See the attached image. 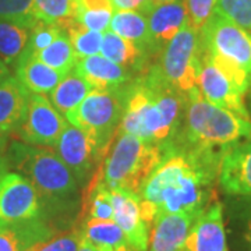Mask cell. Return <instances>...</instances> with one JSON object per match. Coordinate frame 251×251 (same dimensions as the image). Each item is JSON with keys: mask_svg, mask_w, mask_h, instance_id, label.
<instances>
[{"mask_svg": "<svg viewBox=\"0 0 251 251\" xmlns=\"http://www.w3.org/2000/svg\"><path fill=\"white\" fill-rule=\"evenodd\" d=\"M77 10H113L110 0H75Z\"/></svg>", "mask_w": 251, "mask_h": 251, "instance_id": "cell-36", "label": "cell"}, {"mask_svg": "<svg viewBox=\"0 0 251 251\" xmlns=\"http://www.w3.org/2000/svg\"><path fill=\"white\" fill-rule=\"evenodd\" d=\"M181 251H227L221 202L214 201L196 218Z\"/></svg>", "mask_w": 251, "mask_h": 251, "instance_id": "cell-15", "label": "cell"}, {"mask_svg": "<svg viewBox=\"0 0 251 251\" xmlns=\"http://www.w3.org/2000/svg\"><path fill=\"white\" fill-rule=\"evenodd\" d=\"M6 158L9 166L27 177L42 202L60 204L75 194L78 181L56 151L23 141L10 144Z\"/></svg>", "mask_w": 251, "mask_h": 251, "instance_id": "cell-4", "label": "cell"}, {"mask_svg": "<svg viewBox=\"0 0 251 251\" xmlns=\"http://www.w3.org/2000/svg\"><path fill=\"white\" fill-rule=\"evenodd\" d=\"M216 10L251 32V0H218Z\"/></svg>", "mask_w": 251, "mask_h": 251, "instance_id": "cell-32", "label": "cell"}, {"mask_svg": "<svg viewBox=\"0 0 251 251\" xmlns=\"http://www.w3.org/2000/svg\"><path fill=\"white\" fill-rule=\"evenodd\" d=\"M34 3L41 21L57 25L63 31L75 21V0H34Z\"/></svg>", "mask_w": 251, "mask_h": 251, "instance_id": "cell-28", "label": "cell"}, {"mask_svg": "<svg viewBox=\"0 0 251 251\" xmlns=\"http://www.w3.org/2000/svg\"><path fill=\"white\" fill-rule=\"evenodd\" d=\"M222 156L180 145L166 148L159 166L140 191L144 202L161 214H187L197 218L214 202L212 181Z\"/></svg>", "mask_w": 251, "mask_h": 251, "instance_id": "cell-1", "label": "cell"}, {"mask_svg": "<svg viewBox=\"0 0 251 251\" xmlns=\"http://www.w3.org/2000/svg\"><path fill=\"white\" fill-rule=\"evenodd\" d=\"M44 202L31 181L20 173L0 177V222L20 224L42 218Z\"/></svg>", "mask_w": 251, "mask_h": 251, "instance_id": "cell-10", "label": "cell"}, {"mask_svg": "<svg viewBox=\"0 0 251 251\" xmlns=\"http://www.w3.org/2000/svg\"><path fill=\"white\" fill-rule=\"evenodd\" d=\"M119 133L98 165L102 181L109 188H126L140 194L152 172L165 158L161 145L145 143L128 133Z\"/></svg>", "mask_w": 251, "mask_h": 251, "instance_id": "cell-5", "label": "cell"}, {"mask_svg": "<svg viewBox=\"0 0 251 251\" xmlns=\"http://www.w3.org/2000/svg\"><path fill=\"white\" fill-rule=\"evenodd\" d=\"M184 128L171 145L224 155L230 147L251 138V120L216 106L201 97L198 88L187 94ZM169 145V147H171Z\"/></svg>", "mask_w": 251, "mask_h": 251, "instance_id": "cell-3", "label": "cell"}, {"mask_svg": "<svg viewBox=\"0 0 251 251\" xmlns=\"http://www.w3.org/2000/svg\"><path fill=\"white\" fill-rule=\"evenodd\" d=\"M148 16L150 27V53H159L181 28L188 24L184 0H172L153 6Z\"/></svg>", "mask_w": 251, "mask_h": 251, "instance_id": "cell-16", "label": "cell"}, {"mask_svg": "<svg viewBox=\"0 0 251 251\" xmlns=\"http://www.w3.org/2000/svg\"><path fill=\"white\" fill-rule=\"evenodd\" d=\"M53 230L42 218L20 224H1L0 226V251H35L48 242Z\"/></svg>", "mask_w": 251, "mask_h": 251, "instance_id": "cell-19", "label": "cell"}, {"mask_svg": "<svg viewBox=\"0 0 251 251\" xmlns=\"http://www.w3.org/2000/svg\"><path fill=\"white\" fill-rule=\"evenodd\" d=\"M110 31L133 42L145 53H150V27L147 17L138 11H115L110 20Z\"/></svg>", "mask_w": 251, "mask_h": 251, "instance_id": "cell-22", "label": "cell"}, {"mask_svg": "<svg viewBox=\"0 0 251 251\" xmlns=\"http://www.w3.org/2000/svg\"><path fill=\"white\" fill-rule=\"evenodd\" d=\"M155 1V6L159 4V3H166V1H172V0H153Z\"/></svg>", "mask_w": 251, "mask_h": 251, "instance_id": "cell-45", "label": "cell"}, {"mask_svg": "<svg viewBox=\"0 0 251 251\" xmlns=\"http://www.w3.org/2000/svg\"><path fill=\"white\" fill-rule=\"evenodd\" d=\"M196 218L187 214H161L150 230L147 251H181Z\"/></svg>", "mask_w": 251, "mask_h": 251, "instance_id": "cell-18", "label": "cell"}, {"mask_svg": "<svg viewBox=\"0 0 251 251\" xmlns=\"http://www.w3.org/2000/svg\"><path fill=\"white\" fill-rule=\"evenodd\" d=\"M100 54L128 70L133 67H140L147 53L135 44L108 29L102 38Z\"/></svg>", "mask_w": 251, "mask_h": 251, "instance_id": "cell-25", "label": "cell"}, {"mask_svg": "<svg viewBox=\"0 0 251 251\" xmlns=\"http://www.w3.org/2000/svg\"><path fill=\"white\" fill-rule=\"evenodd\" d=\"M243 237L247 244V249L251 251V206L247 209L244 215V230H243Z\"/></svg>", "mask_w": 251, "mask_h": 251, "instance_id": "cell-38", "label": "cell"}, {"mask_svg": "<svg viewBox=\"0 0 251 251\" xmlns=\"http://www.w3.org/2000/svg\"><path fill=\"white\" fill-rule=\"evenodd\" d=\"M74 72L87 81L92 90H120L127 87L130 81L127 69L99 53L77 59Z\"/></svg>", "mask_w": 251, "mask_h": 251, "instance_id": "cell-17", "label": "cell"}, {"mask_svg": "<svg viewBox=\"0 0 251 251\" xmlns=\"http://www.w3.org/2000/svg\"><path fill=\"white\" fill-rule=\"evenodd\" d=\"M250 88H251V73H250Z\"/></svg>", "mask_w": 251, "mask_h": 251, "instance_id": "cell-46", "label": "cell"}, {"mask_svg": "<svg viewBox=\"0 0 251 251\" xmlns=\"http://www.w3.org/2000/svg\"><path fill=\"white\" fill-rule=\"evenodd\" d=\"M156 66L162 78L173 88L186 95L196 90L201 70L200 32L184 25L165 46Z\"/></svg>", "mask_w": 251, "mask_h": 251, "instance_id": "cell-7", "label": "cell"}, {"mask_svg": "<svg viewBox=\"0 0 251 251\" xmlns=\"http://www.w3.org/2000/svg\"><path fill=\"white\" fill-rule=\"evenodd\" d=\"M197 88L201 97L208 102L227 110H232L239 116L250 119V113L246 108L243 99L244 92L202 50H201V70L198 75Z\"/></svg>", "mask_w": 251, "mask_h": 251, "instance_id": "cell-12", "label": "cell"}, {"mask_svg": "<svg viewBox=\"0 0 251 251\" xmlns=\"http://www.w3.org/2000/svg\"><path fill=\"white\" fill-rule=\"evenodd\" d=\"M25 56H32L39 62L45 63L46 66L63 73L72 72L77 62V56L74 53L72 42L66 34V31H63L62 34L54 39L53 44H50L44 50H39L34 54H25Z\"/></svg>", "mask_w": 251, "mask_h": 251, "instance_id": "cell-27", "label": "cell"}, {"mask_svg": "<svg viewBox=\"0 0 251 251\" xmlns=\"http://www.w3.org/2000/svg\"><path fill=\"white\" fill-rule=\"evenodd\" d=\"M91 91L90 84L72 70L49 94V100L62 116H66L80 105Z\"/></svg>", "mask_w": 251, "mask_h": 251, "instance_id": "cell-23", "label": "cell"}, {"mask_svg": "<svg viewBox=\"0 0 251 251\" xmlns=\"http://www.w3.org/2000/svg\"><path fill=\"white\" fill-rule=\"evenodd\" d=\"M81 233L82 239L97 251H117L122 246L128 244L115 221L87 219L81 226Z\"/></svg>", "mask_w": 251, "mask_h": 251, "instance_id": "cell-24", "label": "cell"}, {"mask_svg": "<svg viewBox=\"0 0 251 251\" xmlns=\"http://www.w3.org/2000/svg\"><path fill=\"white\" fill-rule=\"evenodd\" d=\"M113 10H77L75 21L82 27L105 32L110 25Z\"/></svg>", "mask_w": 251, "mask_h": 251, "instance_id": "cell-35", "label": "cell"}, {"mask_svg": "<svg viewBox=\"0 0 251 251\" xmlns=\"http://www.w3.org/2000/svg\"><path fill=\"white\" fill-rule=\"evenodd\" d=\"M64 31L72 42L77 59L100 53L102 38H103L102 32L82 27L77 21H74L72 25H69Z\"/></svg>", "mask_w": 251, "mask_h": 251, "instance_id": "cell-29", "label": "cell"}, {"mask_svg": "<svg viewBox=\"0 0 251 251\" xmlns=\"http://www.w3.org/2000/svg\"><path fill=\"white\" fill-rule=\"evenodd\" d=\"M62 32L63 29L60 27L39 21L35 27L29 31V39L23 54H34L39 50H44L50 44H53L54 39Z\"/></svg>", "mask_w": 251, "mask_h": 251, "instance_id": "cell-31", "label": "cell"}, {"mask_svg": "<svg viewBox=\"0 0 251 251\" xmlns=\"http://www.w3.org/2000/svg\"><path fill=\"white\" fill-rule=\"evenodd\" d=\"M81 242V229H73L66 233L52 236L48 242L39 244L35 251H78Z\"/></svg>", "mask_w": 251, "mask_h": 251, "instance_id": "cell-34", "label": "cell"}, {"mask_svg": "<svg viewBox=\"0 0 251 251\" xmlns=\"http://www.w3.org/2000/svg\"><path fill=\"white\" fill-rule=\"evenodd\" d=\"M78 251H97L92 246H91L90 243L85 242L84 239H82V242H81L80 244V249H78Z\"/></svg>", "mask_w": 251, "mask_h": 251, "instance_id": "cell-42", "label": "cell"}, {"mask_svg": "<svg viewBox=\"0 0 251 251\" xmlns=\"http://www.w3.org/2000/svg\"><path fill=\"white\" fill-rule=\"evenodd\" d=\"M125 100L126 88L92 90L64 119L85 131L99 150L106 153L122 122Z\"/></svg>", "mask_w": 251, "mask_h": 251, "instance_id": "cell-6", "label": "cell"}, {"mask_svg": "<svg viewBox=\"0 0 251 251\" xmlns=\"http://www.w3.org/2000/svg\"><path fill=\"white\" fill-rule=\"evenodd\" d=\"M7 140H9V135L0 133V152L6 151V147H7Z\"/></svg>", "mask_w": 251, "mask_h": 251, "instance_id": "cell-41", "label": "cell"}, {"mask_svg": "<svg viewBox=\"0 0 251 251\" xmlns=\"http://www.w3.org/2000/svg\"><path fill=\"white\" fill-rule=\"evenodd\" d=\"M0 20L17 23L29 31L41 21L34 0H0Z\"/></svg>", "mask_w": 251, "mask_h": 251, "instance_id": "cell-30", "label": "cell"}, {"mask_svg": "<svg viewBox=\"0 0 251 251\" xmlns=\"http://www.w3.org/2000/svg\"><path fill=\"white\" fill-rule=\"evenodd\" d=\"M0 226H1V222H0Z\"/></svg>", "mask_w": 251, "mask_h": 251, "instance_id": "cell-47", "label": "cell"}, {"mask_svg": "<svg viewBox=\"0 0 251 251\" xmlns=\"http://www.w3.org/2000/svg\"><path fill=\"white\" fill-rule=\"evenodd\" d=\"M54 148L56 153L80 183L90 177L94 168L105 156L90 135L67 120Z\"/></svg>", "mask_w": 251, "mask_h": 251, "instance_id": "cell-11", "label": "cell"}, {"mask_svg": "<svg viewBox=\"0 0 251 251\" xmlns=\"http://www.w3.org/2000/svg\"><path fill=\"white\" fill-rule=\"evenodd\" d=\"M153 6H155L153 0H140V13L147 16L152 10Z\"/></svg>", "mask_w": 251, "mask_h": 251, "instance_id": "cell-39", "label": "cell"}, {"mask_svg": "<svg viewBox=\"0 0 251 251\" xmlns=\"http://www.w3.org/2000/svg\"><path fill=\"white\" fill-rule=\"evenodd\" d=\"M113 221L125 233L126 240L134 251H147L151 227L141 214V197L126 188H110Z\"/></svg>", "mask_w": 251, "mask_h": 251, "instance_id": "cell-13", "label": "cell"}, {"mask_svg": "<svg viewBox=\"0 0 251 251\" xmlns=\"http://www.w3.org/2000/svg\"><path fill=\"white\" fill-rule=\"evenodd\" d=\"M9 171V162H7V158H6V155L3 152H0V177L4 175V173H7Z\"/></svg>", "mask_w": 251, "mask_h": 251, "instance_id": "cell-40", "label": "cell"}, {"mask_svg": "<svg viewBox=\"0 0 251 251\" xmlns=\"http://www.w3.org/2000/svg\"><path fill=\"white\" fill-rule=\"evenodd\" d=\"M28 92L16 75H0V133L11 134L21 125L28 103Z\"/></svg>", "mask_w": 251, "mask_h": 251, "instance_id": "cell-20", "label": "cell"}, {"mask_svg": "<svg viewBox=\"0 0 251 251\" xmlns=\"http://www.w3.org/2000/svg\"><path fill=\"white\" fill-rule=\"evenodd\" d=\"M200 45L208 54L236 63L251 73V35L216 9L200 29Z\"/></svg>", "mask_w": 251, "mask_h": 251, "instance_id": "cell-8", "label": "cell"}, {"mask_svg": "<svg viewBox=\"0 0 251 251\" xmlns=\"http://www.w3.org/2000/svg\"><path fill=\"white\" fill-rule=\"evenodd\" d=\"M187 9L188 25L200 32L215 11L218 0H184Z\"/></svg>", "mask_w": 251, "mask_h": 251, "instance_id": "cell-33", "label": "cell"}, {"mask_svg": "<svg viewBox=\"0 0 251 251\" xmlns=\"http://www.w3.org/2000/svg\"><path fill=\"white\" fill-rule=\"evenodd\" d=\"M113 11H138L140 13V0H110Z\"/></svg>", "mask_w": 251, "mask_h": 251, "instance_id": "cell-37", "label": "cell"}, {"mask_svg": "<svg viewBox=\"0 0 251 251\" xmlns=\"http://www.w3.org/2000/svg\"><path fill=\"white\" fill-rule=\"evenodd\" d=\"M186 108L187 95L163 80L155 64L126 87L125 110L117 131L168 148L180 134Z\"/></svg>", "mask_w": 251, "mask_h": 251, "instance_id": "cell-2", "label": "cell"}, {"mask_svg": "<svg viewBox=\"0 0 251 251\" xmlns=\"http://www.w3.org/2000/svg\"><path fill=\"white\" fill-rule=\"evenodd\" d=\"M218 173L225 193L251 197V138L230 147L222 155Z\"/></svg>", "mask_w": 251, "mask_h": 251, "instance_id": "cell-14", "label": "cell"}, {"mask_svg": "<svg viewBox=\"0 0 251 251\" xmlns=\"http://www.w3.org/2000/svg\"><path fill=\"white\" fill-rule=\"evenodd\" d=\"M16 77L29 94H50L69 74L59 72L39 62L32 56L21 54L16 63Z\"/></svg>", "mask_w": 251, "mask_h": 251, "instance_id": "cell-21", "label": "cell"}, {"mask_svg": "<svg viewBox=\"0 0 251 251\" xmlns=\"http://www.w3.org/2000/svg\"><path fill=\"white\" fill-rule=\"evenodd\" d=\"M66 119L49 98L42 94H29L27 110L21 125L14 131L18 141L35 147H54L62 134Z\"/></svg>", "mask_w": 251, "mask_h": 251, "instance_id": "cell-9", "label": "cell"}, {"mask_svg": "<svg viewBox=\"0 0 251 251\" xmlns=\"http://www.w3.org/2000/svg\"><path fill=\"white\" fill-rule=\"evenodd\" d=\"M29 29L17 23L0 20V59L10 69L27 48Z\"/></svg>", "mask_w": 251, "mask_h": 251, "instance_id": "cell-26", "label": "cell"}, {"mask_svg": "<svg viewBox=\"0 0 251 251\" xmlns=\"http://www.w3.org/2000/svg\"><path fill=\"white\" fill-rule=\"evenodd\" d=\"M10 69L4 64V63L1 62V59H0V75H4V74H9Z\"/></svg>", "mask_w": 251, "mask_h": 251, "instance_id": "cell-43", "label": "cell"}, {"mask_svg": "<svg viewBox=\"0 0 251 251\" xmlns=\"http://www.w3.org/2000/svg\"><path fill=\"white\" fill-rule=\"evenodd\" d=\"M117 251H134V250L130 247V244H125V246H122V247H120Z\"/></svg>", "mask_w": 251, "mask_h": 251, "instance_id": "cell-44", "label": "cell"}]
</instances>
